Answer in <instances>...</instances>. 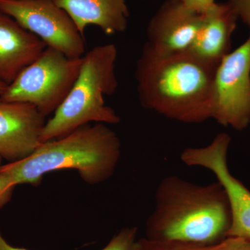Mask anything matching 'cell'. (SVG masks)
I'll use <instances>...</instances> for the list:
<instances>
[{
    "label": "cell",
    "instance_id": "6da1fadb",
    "mask_svg": "<svg viewBox=\"0 0 250 250\" xmlns=\"http://www.w3.org/2000/svg\"><path fill=\"white\" fill-rule=\"evenodd\" d=\"M219 64L191 52L159 55L143 46L135 79L143 107L184 123L212 118Z\"/></svg>",
    "mask_w": 250,
    "mask_h": 250
},
{
    "label": "cell",
    "instance_id": "7a4b0ae2",
    "mask_svg": "<svg viewBox=\"0 0 250 250\" xmlns=\"http://www.w3.org/2000/svg\"><path fill=\"white\" fill-rule=\"evenodd\" d=\"M231 225L229 202L218 182L198 185L170 176L156 190L147 238L212 246L228 237Z\"/></svg>",
    "mask_w": 250,
    "mask_h": 250
},
{
    "label": "cell",
    "instance_id": "3957f363",
    "mask_svg": "<svg viewBox=\"0 0 250 250\" xmlns=\"http://www.w3.org/2000/svg\"><path fill=\"white\" fill-rule=\"evenodd\" d=\"M121 154L118 135L105 124L81 126L59 139L41 143L30 155L0 167L15 186H37L45 174L72 169L90 185L111 178Z\"/></svg>",
    "mask_w": 250,
    "mask_h": 250
},
{
    "label": "cell",
    "instance_id": "277c9868",
    "mask_svg": "<svg viewBox=\"0 0 250 250\" xmlns=\"http://www.w3.org/2000/svg\"><path fill=\"white\" fill-rule=\"evenodd\" d=\"M118 52L113 43L98 45L82 57L78 77L53 116L46 121L41 143L62 137L91 123L116 125L121 118L105 104L116 93Z\"/></svg>",
    "mask_w": 250,
    "mask_h": 250
},
{
    "label": "cell",
    "instance_id": "5b68a950",
    "mask_svg": "<svg viewBox=\"0 0 250 250\" xmlns=\"http://www.w3.org/2000/svg\"><path fill=\"white\" fill-rule=\"evenodd\" d=\"M82 57L72 58L46 47L7 85L0 100L29 104L46 118L57 111L71 90L80 72Z\"/></svg>",
    "mask_w": 250,
    "mask_h": 250
},
{
    "label": "cell",
    "instance_id": "8992f818",
    "mask_svg": "<svg viewBox=\"0 0 250 250\" xmlns=\"http://www.w3.org/2000/svg\"><path fill=\"white\" fill-rule=\"evenodd\" d=\"M0 11L39 38L47 47L72 58L84 55V36L54 0H0Z\"/></svg>",
    "mask_w": 250,
    "mask_h": 250
},
{
    "label": "cell",
    "instance_id": "52a82bcc",
    "mask_svg": "<svg viewBox=\"0 0 250 250\" xmlns=\"http://www.w3.org/2000/svg\"><path fill=\"white\" fill-rule=\"evenodd\" d=\"M212 118L243 131L250 124V33L243 45L220 62L213 85Z\"/></svg>",
    "mask_w": 250,
    "mask_h": 250
},
{
    "label": "cell",
    "instance_id": "ba28073f",
    "mask_svg": "<svg viewBox=\"0 0 250 250\" xmlns=\"http://www.w3.org/2000/svg\"><path fill=\"white\" fill-rule=\"evenodd\" d=\"M203 19L204 14L188 9L181 0H166L149 21L144 45L159 55L187 52Z\"/></svg>",
    "mask_w": 250,
    "mask_h": 250
},
{
    "label": "cell",
    "instance_id": "9c48e42d",
    "mask_svg": "<svg viewBox=\"0 0 250 250\" xmlns=\"http://www.w3.org/2000/svg\"><path fill=\"white\" fill-rule=\"evenodd\" d=\"M45 117L29 104L0 100V156L15 162L41 144Z\"/></svg>",
    "mask_w": 250,
    "mask_h": 250
},
{
    "label": "cell",
    "instance_id": "30bf717a",
    "mask_svg": "<svg viewBox=\"0 0 250 250\" xmlns=\"http://www.w3.org/2000/svg\"><path fill=\"white\" fill-rule=\"evenodd\" d=\"M46 47L39 38L0 11V80L11 83Z\"/></svg>",
    "mask_w": 250,
    "mask_h": 250
},
{
    "label": "cell",
    "instance_id": "8fae6325",
    "mask_svg": "<svg viewBox=\"0 0 250 250\" xmlns=\"http://www.w3.org/2000/svg\"><path fill=\"white\" fill-rule=\"evenodd\" d=\"M238 18L227 1L215 3L204 14L203 22L188 52L207 62H220L231 52V36Z\"/></svg>",
    "mask_w": 250,
    "mask_h": 250
},
{
    "label": "cell",
    "instance_id": "7c38bea8",
    "mask_svg": "<svg viewBox=\"0 0 250 250\" xmlns=\"http://www.w3.org/2000/svg\"><path fill=\"white\" fill-rule=\"evenodd\" d=\"M76 24L82 35L85 28L95 25L111 36L124 32L129 12L126 0H54Z\"/></svg>",
    "mask_w": 250,
    "mask_h": 250
},
{
    "label": "cell",
    "instance_id": "4fadbf2b",
    "mask_svg": "<svg viewBox=\"0 0 250 250\" xmlns=\"http://www.w3.org/2000/svg\"><path fill=\"white\" fill-rule=\"evenodd\" d=\"M223 187L231 211V225L228 237L250 240V190L235 177L227 179Z\"/></svg>",
    "mask_w": 250,
    "mask_h": 250
},
{
    "label": "cell",
    "instance_id": "5bb4252c",
    "mask_svg": "<svg viewBox=\"0 0 250 250\" xmlns=\"http://www.w3.org/2000/svg\"><path fill=\"white\" fill-rule=\"evenodd\" d=\"M210 247L177 241H159L147 238L138 240V250H210Z\"/></svg>",
    "mask_w": 250,
    "mask_h": 250
},
{
    "label": "cell",
    "instance_id": "9a60e30c",
    "mask_svg": "<svg viewBox=\"0 0 250 250\" xmlns=\"http://www.w3.org/2000/svg\"><path fill=\"white\" fill-rule=\"evenodd\" d=\"M137 232L136 228L123 229L101 250H138Z\"/></svg>",
    "mask_w": 250,
    "mask_h": 250
},
{
    "label": "cell",
    "instance_id": "2e32d148",
    "mask_svg": "<svg viewBox=\"0 0 250 250\" xmlns=\"http://www.w3.org/2000/svg\"><path fill=\"white\" fill-rule=\"evenodd\" d=\"M210 250H250V240L241 237H227L210 247Z\"/></svg>",
    "mask_w": 250,
    "mask_h": 250
},
{
    "label": "cell",
    "instance_id": "e0dca14e",
    "mask_svg": "<svg viewBox=\"0 0 250 250\" xmlns=\"http://www.w3.org/2000/svg\"><path fill=\"white\" fill-rule=\"evenodd\" d=\"M238 19L250 27V0H228Z\"/></svg>",
    "mask_w": 250,
    "mask_h": 250
},
{
    "label": "cell",
    "instance_id": "ac0fdd59",
    "mask_svg": "<svg viewBox=\"0 0 250 250\" xmlns=\"http://www.w3.org/2000/svg\"><path fill=\"white\" fill-rule=\"evenodd\" d=\"M16 187L6 174L0 173V208L10 201Z\"/></svg>",
    "mask_w": 250,
    "mask_h": 250
},
{
    "label": "cell",
    "instance_id": "d6986e66",
    "mask_svg": "<svg viewBox=\"0 0 250 250\" xmlns=\"http://www.w3.org/2000/svg\"><path fill=\"white\" fill-rule=\"evenodd\" d=\"M188 8L197 14H205L215 4V0H181Z\"/></svg>",
    "mask_w": 250,
    "mask_h": 250
},
{
    "label": "cell",
    "instance_id": "ffe728a7",
    "mask_svg": "<svg viewBox=\"0 0 250 250\" xmlns=\"http://www.w3.org/2000/svg\"><path fill=\"white\" fill-rule=\"evenodd\" d=\"M0 250H28L27 249H24V248H16L11 246L9 243H7V241L4 239V237L1 235L0 232Z\"/></svg>",
    "mask_w": 250,
    "mask_h": 250
},
{
    "label": "cell",
    "instance_id": "44dd1931",
    "mask_svg": "<svg viewBox=\"0 0 250 250\" xmlns=\"http://www.w3.org/2000/svg\"><path fill=\"white\" fill-rule=\"evenodd\" d=\"M8 84H6V83H4L2 81L0 80V95L2 94L3 92L4 91L5 88H6Z\"/></svg>",
    "mask_w": 250,
    "mask_h": 250
},
{
    "label": "cell",
    "instance_id": "7402d4cb",
    "mask_svg": "<svg viewBox=\"0 0 250 250\" xmlns=\"http://www.w3.org/2000/svg\"><path fill=\"white\" fill-rule=\"evenodd\" d=\"M2 158L0 156V167H1V166H2V164H1V163H2Z\"/></svg>",
    "mask_w": 250,
    "mask_h": 250
}]
</instances>
